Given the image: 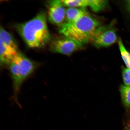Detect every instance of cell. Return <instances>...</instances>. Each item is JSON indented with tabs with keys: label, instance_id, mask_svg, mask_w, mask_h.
Segmentation results:
<instances>
[{
	"label": "cell",
	"instance_id": "6da1fadb",
	"mask_svg": "<svg viewBox=\"0 0 130 130\" xmlns=\"http://www.w3.org/2000/svg\"><path fill=\"white\" fill-rule=\"evenodd\" d=\"M16 27L18 31L30 48L41 47L51 39L46 16L43 12L39 13L28 22L18 24Z\"/></svg>",
	"mask_w": 130,
	"mask_h": 130
},
{
	"label": "cell",
	"instance_id": "7a4b0ae2",
	"mask_svg": "<svg viewBox=\"0 0 130 130\" xmlns=\"http://www.w3.org/2000/svg\"><path fill=\"white\" fill-rule=\"evenodd\" d=\"M99 26L98 21L87 12L74 22H64L60 26L59 32L63 36L83 44L91 41Z\"/></svg>",
	"mask_w": 130,
	"mask_h": 130
},
{
	"label": "cell",
	"instance_id": "3957f363",
	"mask_svg": "<svg viewBox=\"0 0 130 130\" xmlns=\"http://www.w3.org/2000/svg\"><path fill=\"white\" fill-rule=\"evenodd\" d=\"M8 66L12 81L14 99L18 102V95L21 86L34 72L35 65L33 62L19 52Z\"/></svg>",
	"mask_w": 130,
	"mask_h": 130
},
{
	"label": "cell",
	"instance_id": "277c9868",
	"mask_svg": "<svg viewBox=\"0 0 130 130\" xmlns=\"http://www.w3.org/2000/svg\"><path fill=\"white\" fill-rule=\"evenodd\" d=\"M116 31L111 25L99 26L94 32L91 41L97 48L110 46L116 42Z\"/></svg>",
	"mask_w": 130,
	"mask_h": 130
},
{
	"label": "cell",
	"instance_id": "5b68a950",
	"mask_svg": "<svg viewBox=\"0 0 130 130\" xmlns=\"http://www.w3.org/2000/svg\"><path fill=\"white\" fill-rule=\"evenodd\" d=\"M56 39L52 43L51 48L54 52L69 55L82 48L83 44L64 36Z\"/></svg>",
	"mask_w": 130,
	"mask_h": 130
},
{
	"label": "cell",
	"instance_id": "8992f818",
	"mask_svg": "<svg viewBox=\"0 0 130 130\" xmlns=\"http://www.w3.org/2000/svg\"><path fill=\"white\" fill-rule=\"evenodd\" d=\"M66 11L61 1L55 0L49 3L48 18L52 23L60 26L64 23L66 19Z\"/></svg>",
	"mask_w": 130,
	"mask_h": 130
},
{
	"label": "cell",
	"instance_id": "52a82bcc",
	"mask_svg": "<svg viewBox=\"0 0 130 130\" xmlns=\"http://www.w3.org/2000/svg\"><path fill=\"white\" fill-rule=\"evenodd\" d=\"M15 49L0 40V60L1 65H9L13 58L18 53Z\"/></svg>",
	"mask_w": 130,
	"mask_h": 130
},
{
	"label": "cell",
	"instance_id": "ba28073f",
	"mask_svg": "<svg viewBox=\"0 0 130 130\" xmlns=\"http://www.w3.org/2000/svg\"><path fill=\"white\" fill-rule=\"evenodd\" d=\"M87 12L83 8H69L66 11V22H72L80 18Z\"/></svg>",
	"mask_w": 130,
	"mask_h": 130
},
{
	"label": "cell",
	"instance_id": "9c48e42d",
	"mask_svg": "<svg viewBox=\"0 0 130 130\" xmlns=\"http://www.w3.org/2000/svg\"><path fill=\"white\" fill-rule=\"evenodd\" d=\"M0 30V40L5 44L18 50L17 44L10 34L2 27Z\"/></svg>",
	"mask_w": 130,
	"mask_h": 130
},
{
	"label": "cell",
	"instance_id": "30bf717a",
	"mask_svg": "<svg viewBox=\"0 0 130 130\" xmlns=\"http://www.w3.org/2000/svg\"><path fill=\"white\" fill-rule=\"evenodd\" d=\"M87 6L95 12H98L105 9L108 3L107 1L104 0H87Z\"/></svg>",
	"mask_w": 130,
	"mask_h": 130
},
{
	"label": "cell",
	"instance_id": "8fae6325",
	"mask_svg": "<svg viewBox=\"0 0 130 130\" xmlns=\"http://www.w3.org/2000/svg\"><path fill=\"white\" fill-rule=\"evenodd\" d=\"M118 44L122 58L127 68L130 70V53L125 47L121 39L119 40Z\"/></svg>",
	"mask_w": 130,
	"mask_h": 130
},
{
	"label": "cell",
	"instance_id": "7c38bea8",
	"mask_svg": "<svg viewBox=\"0 0 130 130\" xmlns=\"http://www.w3.org/2000/svg\"><path fill=\"white\" fill-rule=\"evenodd\" d=\"M63 5L70 8L82 7L87 6V0H64L61 1Z\"/></svg>",
	"mask_w": 130,
	"mask_h": 130
},
{
	"label": "cell",
	"instance_id": "4fadbf2b",
	"mask_svg": "<svg viewBox=\"0 0 130 130\" xmlns=\"http://www.w3.org/2000/svg\"><path fill=\"white\" fill-rule=\"evenodd\" d=\"M120 92L123 103L126 106H130V86H121Z\"/></svg>",
	"mask_w": 130,
	"mask_h": 130
},
{
	"label": "cell",
	"instance_id": "5bb4252c",
	"mask_svg": "<svg viewBox=\"0 0 130 130\" xmlns=\"http://www.w3.org/2000/svg\"><path fill=\"white\" fill-rule=\"evenodd\" d=\"M123 83L124 85L130 86V70L123 68L122 72Z\"/></svg>",
	"mask_w": 130,
	"mask_h": 130
},
{
	"label": "cell",
	"instance_id": "9a60e30c",
	"mask_svg": "<svg viewBox=\"0 0 130 130\" xmlns=\"http://www.w3.org/2000/svg\"><path fill=\"white\" fill-rule=\"evenodd\" d=\"M128 9L130 12V0L127 1Z\"/></svg>",
	"mask_w": 130,
	"mask_h": 130
},
{
	"label": "cell",
	"instance_id": "2e32d148",
	"mask_svg": "<svg viewBox=\"0 0 130 130\" xmlns=\"http://www.w3.org/2000/svg\"><path fill=\"white\" fill-rule=\"evenodd\" d=\"M125 130H130V124L128 125Z\"/></svg>",
	"mask_w": 130,
	"mask_h": 130
}]
</instances>
